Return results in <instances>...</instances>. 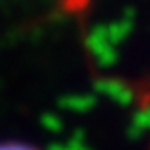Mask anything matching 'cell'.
I'll return each instance as SVG.
<instances>
[{
	"mask_svg": "<svg viewBox=\"0 0 150 150\" xmlns=\"http://www.w3.org/2000/svg\"><path fill=\"white\" fill-rule=\"evenodd\" d=\"M0 150H31L28 146H0Z\"/></svg>",
	"mask_w": 150,
	"mask_h": 150,
	"instance_id": "cell-1",
	"label": "cell"
}]
</instances>
